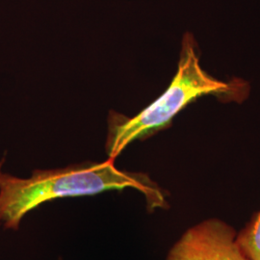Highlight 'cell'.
Returning <instances> with one entry per match:
<instances>
[{"label": "cell", "instance_id": "obj_1", "mask_svg": "<svg viewBox=\"0 0 260 260\" xmlns=\"http://www.w3.org/2000/svg\"><path fill=\"white\" fill-rule=\"evenodd\" d=\"M114 161L109 158L102 163L36 170L28 178L3 173L0 163V222L6 229L16 231L28 212L47 202L126 188L145 196L149 211L169 208L166 192L148 175L119 170Z\"/></svg>", "mask_w": 260, "mask_h": 260}, {"label": "cell", "instance_id": "obj_2", "mask_svg": "<svg viewBox=\"0 0 260 260\" xmlns=\"http://www.w3.org/2000/svg\"><path fill=\"white\" fill-rule=\"evenodd\" d=\"M248 91L242 80L225 82L205 71L200 63L195 38L186 33L177 74L166 91L132 118L115 111L109 113L106 153L110 159H115L132 142L147 139L166 129L178 113L202 96L212 94L221 100L237 102L245 99Z\"/></svg>", "mask_w": 260, "mask_h": 260}, {"label": "cell", "instance_id": "obj_3", "mask_svg": "<svg viewBox=\"0 0 260 260\" xmlns=\"http://www.w3.org/2000/svg\"><path fill=\"white\" fill-rule=\"evenodd\" d=\"M236 234L231 223L207 218L186 230L166 260H250L237 244Z\"/></svg>", "mask_w": 260, "mask_h": 260}, {"label": "cell", "instance_id": "obj_4", "mask_svg": "<svg viewBox=\"0 0 260 260\" xmlns=\"http://www.w3.org/2000/svg\"><path fill=\"white\" fill-rule=\"evenodd\" d=\"M236 242L250 260H260V209L236 234Z\"/></svg>", "mask_w": 260, "mask_h": 260}]
</instances>
